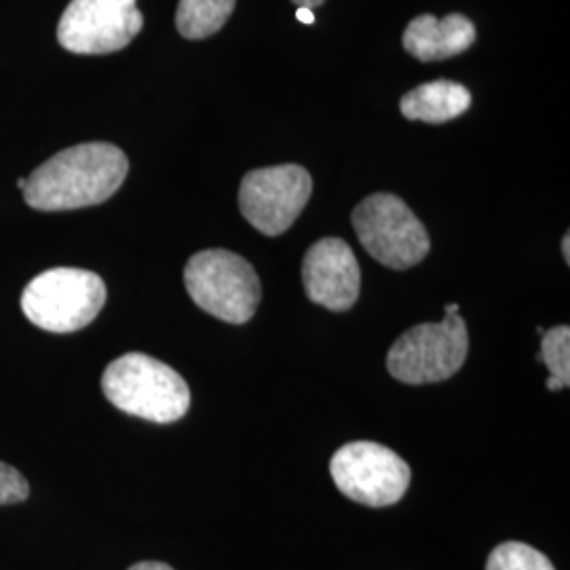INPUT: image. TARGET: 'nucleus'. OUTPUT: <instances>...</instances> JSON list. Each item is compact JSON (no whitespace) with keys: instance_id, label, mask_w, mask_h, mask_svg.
<instances>
[{"instance_id":"a211bd4d","label":"nucleus","mask_w":570,"mask_h":570,"mask_svg":"<svg viewBox=\"0 0 570 570\" xmlns=\"http://www.w3.org/2000/svg\"><path fill=\"white\" fill-rule=\"evenodd\" d=\"M296 7H303V9H315V7H322L326 0H292Z\"/></svg>"},{"instance_id":"9d476101","label":"nucleus","mask_w":570,"mask_h":570,"mask_svg":"<svg viewBox=\"0 0 570 570\" xmlns=\"http://www.w3.org/2000/svg\"><path fill=\"white\" fill-rule=\"evenodd\" d=\"M308 301L330 311H348L360 298L362 271L343 239L326 237L311 245L303 263Z\"/></svg>"},{"instance_id":"423d86ee","label":"nucleus","mask_w":570,"mask_h":570,"mask_svg":"<svg viewBox=\"0 0 570 570\" xmlns=\"http://www.w3.org/2000/svg\"><path fill=\"white\" fill-rule=\"evenodd\" d=\"M353 228L367 254L381 265L404 271L429 254L428 230L400 197L370 195L353 209Z\"/></svg>"},{"instance_id":"6ab92c4d","label":"nucleus","mask_w":570,"mask_h":570,"mask_svg":"<svg viewBox=\"0 0 570 570\" xmlns=\"http://www.w3.org/2000/svg\"><path fill=\"white\" fill-rule=\"evenodd\" d=\"M296 18H298V21H303V23H313V21H315L313 11H311V9H303V7H298V13H296Z\"/></svg>"},{"instance_id":"1a4fd4ad","label":"nucleus","mask_w":570,"mask_h":570,"mask_svg":"<svg viewBox=\"0 0 570 570\" xmlns=\"http://www.w3.org/2000/svg\"><path fill=\"white\" fill-rule=\"evenodd\" d=\"M138 0H72L60 23L58 41L79 56L121 51L142 30Z\"/></svg>"},{"instance_id":"9b49d317","label":"nucleus","mask_w":570,"mask_h":570,"mask_svg":"<svg viewBox=\"0 0 570 570\" xmlns=\"http://www.w3.org/2000/svg\"><path fill=\"white\" fill-rule=\"evenodd\" d=\"M475 41V26L461 13L438 20L425 13L407 23L404 49L419 61L449 60L468 51Z\"/></svg>"},{"instance_id":"f257e3e1","label":"nucleus","mask_w":570,"mask_h":570,"mask_svg":"<svg viewBox=\"0 0 570 570\" xmlns=\"http://www.w3.org/2000/svg\"><path fill=\"white\" fill-rule=\"evenodd\" d=\"M127 171L129 161L115 144H79L37 167L21 193L23 202L39 212L81 209L108 202Z\"/></svg>"},{"instance_id":"20e7f679","label":"nucleus","mask_w":570,"mask_h":570,"mask_svg":"<svg viewBox=\"0 0 570 570\" xmlns=\"http://www.w3.org/2000/svg\"><path fill=\"white\" fill-rule=\"evenodd\" d=\"M184 284L195 305L226 324L249 322L263 298L254 266L228 249L197 252L186 263Z\"/></svg>"},{"instance_id":"2eb2a0df","label":"nucleus","mask_w":570,"mask_h":570,"mask_svg":"<svg viewBox=\"0 0 570 570\" xmlns=\"http://www.w3.org/2000/svg\"><path fill=\"white\" fill-rule=\"evenodd\" d=\"M487 570H556L546 553L520 541H508L494 548Z\"/></svg>"},{"instance_id":"39448f33","label":"nucleus","mask_w":570,"mask_h":570,"mask_svg":"<svg viewBox=\"0 0 570 570\" xmlns=\"http://www.w3.org/2000/svg\"><path fill=\"white\" fill-rule=\"evenodd\" d=\"M468 351L465 320L454 313L438 324L410 327L391 346L387 367L393 379L407 385L440 383L463 367Z\"/></svg>"},{"instance_id":"dca6fc26","label":"nucleus","mask_w":570,"mask_h":570,"mask_svg":"<svg viewBox=\"0 0 570 570\" xmlns=\"http://www.w3.org/2000/svg\"><path fill=\"white\" fill-rule=\"evenodd\" d=\"M30 487L18 469L0 461V505H16L26 501Z\"/></svg>"},{"instance_id":"4be33fe9","label":"nucleus","mask_w":570,"mask_h":570,"mask_svg":"<svg viewBox=\"0 0 570 570\" xmlns=\"http://www.w3.org/2000/svg\"><path fill=\"white\" fill-rule=\"evenodd\" d=\"M18 186H20V190H23V186H26V178H21V180H18Z\"/></svg>"},{"instance_id":"0eeeda50","label":"nucleus","mask_w":570,"mask_h":570,"mask_svg":"<svg viewBox=\"0 0 570 570\" xmlns=\"http://www.w3.org/2000/svg\"><path fill=\"white\" fill-rule=\"evenodd\" d=\"M330 473L338 490L367 508L397 503L410 487V468L393 450L376 442H351L330 461Z\"/></svg>"},{"instance_id":"aec40b11","label":"nucleus","mask_w":570,"mask_h":570,"mask_svg":"<svg viewBox=\"0 0 570 570\" xmlns=\"http://www.w3.org/2000/svg\"><path fill=\"white\" fill-rule=\"evenodd\" d=\"M569 244H570V237H569V235H564V242H562V252H564V261H567V263H570Z\"/></svg>"},{"instance_id":"7ed1b4c3","label":"nucleus","mask_w":570,"mask_h":570,"mask_svg":"<svg viewBox=\"0 0 570 570\" xmlns=\"http://www.w3.org/2000/svg\"><path fill=\"white\" fill-rule=\"evenodd\" d=\"M106 305V284L94 271L58 266L23 287L21 311L41 330L68 334L89 326Z\"/></svg>"},{"instance_id":"f03ea898","label":"nucleus","mask_w":570,"mask_h":570,"mask_svg":"<svg viewBox=\"0 0 570 570\" xmlns=\"http://www.w3.org/2000/svg\"><path fill=\"white\" fill-rule=\"evenodd\" d=\"M102 391L121 412L159 425L180 421L190 407V389L183 376L144 353H125L108 364Z\"/></svg>"},{"instance_id":"f8f14e48","label":"nucleus","mask_w":570,"mask_h":570,"mask_svg":"<svg viewBox=\"0 0 570 570\" xmlns=\"http://www.w3.org/2000/svg\"><path fill=\"white\" fill-rule=\"evenodd\" d=\"M471 106V94L461 82L431 81L407 91L400 102V110L407 121H452L465 115Z\"/></svg>"},{"instance_id":"412c9836","label":"nucleus","mask_w":570,"mask_h":570,"mask_svg":"<svg viewBox=\"0 0 570 570\" xmlns=\"http://www.w3.org/2000/svg\"><path fill=\"white\" fill-rule=\"evenodd\" d=\"M454 313H459V305H456V303H450V305L446 306V315H454Z\"/></svg>"},{"instance_id":"6e6552de","label":"nucleus","mask_w":570,"mask_h":570,"mask_svg":"<svg viewBox=\"0 0 570 570\" xmlns=\"http://www.w3.org/2000/svg\"><path fill=\"white\" fill-rule=\"evenodd\" d=\"M313 180L301 165L254 169L239 186V209L245 220L266 237L284 235L311 199Z\"/></svg>"},{"instance_id":"f3484780","label":"nucleus","mask_w":570,"mask_h":570,"mask_svg":"<svg viewBox=\"0 0 570 570\" xmlns=\"http://www.w3.org/2000/svg\"><path fill=\"white\" fill-rule=\"evenodd\" d=\"M129 570H174L171 567H167L164 562H140V564H134Z\"/></svg>"},{"instance_id":"4468645a","label":"nucleus","mask_w":570,"mask_h":570,"mask_svg":"<svg viewBox=\"0 0 570 570\" xmlns=\"http://www.w3.org/2000/svg\"><path fill=\"white\" fill-rule=\"evenodd\" d=\"M539 360L550 367L548 389L562 391L570 385V327L556 326L543 334Z\"/></svg>"},{"instance_id":"ddd939ff","label":"nucleus","mask_w":570,"mask_h":570,"mask_svg":"<svg viewBox=\"0 0 570 570\" xmlns=\"http://www.w3.org/2000/svg\"><path fill=\"white\" fill-rule=\"evenodd\" d=\"M237 0H180L176 11L178 32L188 41L216 35L233 16Z\"/></svg>"}]
</instances>
